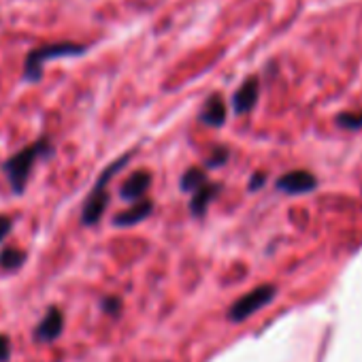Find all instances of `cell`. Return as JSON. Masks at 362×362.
I'll list each match as a JSON object with an SVG mask.
<instances>
[{"instance_id":"11","label":"cell","mask_w":362,"mask_h":362,"mask_svg":"<svg viewBox=\"0 0 362 362\" xmlns=\"http://www.w3.org/2000/svg\"><path fill=\"white\" fill-rule=\"evenodd\" d=\"M220 194V184H205L201 190H197L194 194H192V199H190V214L194 216V218H203L205 214H207V209H209V205H211V201L216 199Z\"/></svg>"},{"instance_id":"18","label":"cell","mask_w":362,"mask_h":362,"mask_svg":"<svg viewBox=\"0 0 362 362\" xmlns=\"http://www.w3.org/2000/svg\"><path fill=\"white\" fill-rule=\"evenodd\" d=\"M13 230V220L9 216H0V243H3Z\"/></svg>"},{"instance_id":"19","label":"cell","mask_w":362,"mask_h":362,"mask_svg":"<svg viewBox=\"0 0 362 362\" xmlns=\"http://www.w3.org/2000/svg\"><path fill=\"white\" fill-rule=\"evenodd\" d=\"M264 181H267V175H264V173H256V175L252 177V181H250V190L262 188V186H264Z\"/></svg>"},{"instance_id":"16","label":"cell","mask_w":362,"mask_h":362,"mask_svg":"<svg viewBox=\"0 0 362 362\" xmlns=\"http://www.w3.org/2000/svg\"><path fill=\"white\" fill-rule=\"evenodd\" d=\"M226 160H228V149H226V147H216V149L207 156V160H205V168L222 166Z\"/></svg>"},{"instance_id":"4","label":"cell","mask_w":362,"mask_h":362,"mask_svg":"<svg viewBox=\"0 0 362 362\" xmlns=\"http://www.w3.org/2000/svg\"><path fill=\"white\" fill-rule=\"evenodd\" d=\"M277 294V288L273 284H262L256 286L254 290H250L247 294L239 296L230 309H228V320L230 322H243L247 317H252L254 313H258L260 309H264Z\"/></svg>"},{"instance_id":"8","label":"cell","mask_w":362,"mask_h":362,"mask_svg":"<svg viewBox=\"0 0 362 362\" xmlns=\"http://www.w3.org/2000/svg\"><path fill=\"white\" fill-rule=\"evenodd\" d=\"M258 94H260V81H258V77H250L235 92V96H233V109L239 115L250 113L256 107V103H258Z\"/></svg>"},{"instance_id":"12","label":"cell","mask_w":362,"mask_h":362,"mask_svg":"<svg viewBox=\"0 0 362 362\" xmlns=\"http://www.w3.org/2000/svg\"><path fill=\"white\" fill-rule=\"evenodd\" d=\"M28 260V254L20 247H5L0 252V271L5 273H16L20 271Z\"/></svg>"},{"instance_id":"9","label":"cell","mask_w":362,"mask_h":362,"mask_svg":"<svg viewBox=\"0 0 362 362\" xmlns=\"http://www.w3.org/2000/svg\"><path fill=\"white\" fill-rule=\"evenodd\" d=\"M153 211V203L149 199L145 201H139V203H132L128 209L119 211L113 216V226L117 228H128V226H136L141 224L143 220H147Z\"/></svg>"},{"instance_id":"17","label":"cell","mask_w":362,"mask_h":362,"mask_svg":"<svg viewBox=\"0 0 362 362\" xmlns=\"http://www.w3.org/2000/svg\"><path fill=\"white\" fill-rule=\"evenodd\" d=\"M11 351H13V347H11L9 334L0 332V362H7L11 358Z\"/></svg>"},{"instance_id":"14","label":"cell","mask_w":362,"mask_h":362,"mask_svg":"<svg viewBox=\"0 0 362 362\" xmlns=\"http://www.w3.org/2000/svg\"><path fill=\"white\" fill-rule=\"evenodd\" d=\"M337 124L345 130H360L362 128V111H347L337 115Z\"/></svg>"},{"instance_id":"10","label":"cell","mask_w":362,"mask_h":362,"mask_svg":"<svg viewBox=\"0 0 362 362\" xmlns=\"http://www.w3.org/2000/svg\"><path fill=\"white\" fill-rule=\"evenodd\" d=\"M226 115H228V109H226V103L220 94H214L207 98V103L203 105V111L199 115V119L211 128H220L224 126L226 122Z\"/></svg>"},{"instance_id":"7","label":"cell","mask_w":362,"mask_h":362,"mask_svg":"<svg viewBox=\"0 0 362 362\" xmlns=\"http://www.w3.org/2000/svg\"><path fill=\"white\" fill-rule=\"evenodd\" d=\"M151 186V173L149 170H136L132 173L119 188V197L128 203H139L145 201L147 190Z\"/></svg>"},{"instance_id":"6","label":"cell","mask_w":362,"mask_h":362,"mask_svg":"<svg viewBox=\"0 0 362 362\" xmlns=\"http://www.w3.org/2000/svg\"><path fill=\"white\" fill-rule=\"evenodd\" d=\"M275 186L284 194H309L317 188V179L313 173L298 168V170H288L286 175H281Z\"/></svg>"},{"instance_id":"1","label":"cell","mask_w":362,"mask_h":362,"mask_svg":"<svg viewBox=\"0 0 362 362\" xmlns=\"http://www.w3.org/2000/svg\"><path fill=\"white\" fill-rule=\"evenodd\" d=\"M54 153H56V147H54L52 139L49 136H41V139H37L35 143L26 145L24 149H20L18 153H13L11 158H7L3 162V173H5V177H7V181H9V186H11L16 197L24 194L37 162L45 160V158H52Z\"/></svg>"},{"instance_id":"5","label":"cell","mask_w":362,"mask_h":362,"mask_svg":"<svg viewBox=\"0 0 362 362\" xmlns=\"http://www.w3.org/2000/svg\"><path fill=\"white\" fill-rule=\"evenodd\" d=\"M62 332H64V313L60 307H49L45 315L39 320V324L35 326L33 339L37 343H54L62 337Z\"/></svg>"},{"instance_id":"3","label":"cell","mask_w":362,"mask_h":362,"mask_svg":"<svg viewBox=\"0 0 362 362\" xmlns=\"http://www.w3.org/2000/svg\"><path fill=\"white\" fill-rule=\"evenodd\" d=\"M88 52L86 45L73 43V41H58V43H45L41 47H35L28 52L24 60V79L30 83H39L43 77V66L45 62L54 58H77Z\"/></svg>"},{"instance_id":"13","label":"cell","mask_w":362,"mask_h":362,"mask_svg":"<svg viewBox=\"0 0 362 362\" xmlns=\"http://www.w3.org/2000/svg\"><path fill=\"white\" fill-rule=\"evenodd\" d=\"M205 184H209V179H207L205 168H201V166L188 168V170L184 173V177H181V181H179L181 190H184V192H190V194H194L197 190H201Z\"/></svg>"},{"instance_id":"15","label":"cell","mask_w":362,"mask_h":362,"mask_svg":"<svg viewBox=\"0 0 362 362\" xmlns=\"http://www.w3.org/2000/svg\"><path fill=\"white\" fill-rule=\"evenodd\" d=\"M100 309H103V313H107L111 317H119V313H122V298L109 294V296H105L100 300Z\"/></svg>"},{"instance_id":"2","label":"cell","mask_w":362,"mask_h":362,"mask_svg":"<svg viewBox=\"0 0 362 362\" xmlns=\"http://www.w3.org/2000/svg\"><path fill=\"white\" fill-rule=\"evenodd\" d=\"M130 162V153H124L122 158H117L115 162H111L103 173L100 177L96 179V184L92 188V192L88 194V199L83 201V209H81V224L83 226H96L103 216H105V209L109 205V184L111 179L115 177V173H119L126 164Z\"/></svg>"}]
</instances>
